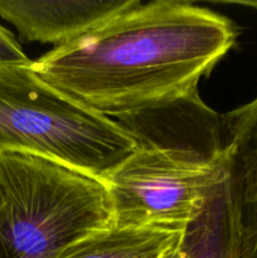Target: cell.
Returning a JSON list of instances; mask_svg holds the SVG:
<instances>
[{"label":"cell","mask_w":257,"mask_h":258,"mask_svg":"<svg viewBox=\"0 0 257 258\" xmlns=\"http://www.w3.org/2000/svg\"><path fill=\"white\" fill-rule=\"evenodd\" d=\"M236 42L231 20L186 2L140 3L33 60L45 83L105 117L197 98Z\"/></svg>","instance_id":"obj_1"},{"label":"cell","mask_w":257,"mask_h":258,"mask_svg":"<svg viewBox=\"0 0 257 258\" xmlns=\"http://www.w3.org/2000/svg\"><path fill=\"white\" fill-rule=\"evenodd\" d=\"M184 233L154 227L112 226L82 239L58 258H163L180 243Z\"/></svg>","instance_id":"obj_7"},{"label":"cell","mask_w":257,"mask_h":258,"mask_svg":"<svg viewBox=\"0 0 257 258\" xmlns=\"http://www.w3.org/2000/svg\"><path fill=\"white\" fill-rule=\"evenodd\" d=\"M32 60L23 52L14 35L0 25V67L30 64Z\"/></svg>","instance_id":"obj_9"},{"label":"cell","mask_w":257,"mask_h":258,"mask_svg":"<svg viewBox=\"0 0 257 258\" xmlns=\"http://www.w3.org/2000/svg\"><path fill=\"white\" fill-rule=\"evenodd\" d=\"M112 226L102 179L43 156L0 153V258H58Z\"/></svg>","instance_id":"obj_2"},{"label":"cell","mask_w":257,"mask_h":258,"mask_svg":"<svg viewBox=\"0 0 257 258\" xmlns=\"http://www.w3.org/2000/svg\"><path fill=\"white\" fill-rule=\"evenodd\" d=\"M139 146L130 128L45 83L32 63L0 67V153L43 156L103 180Z\"/></svg>","instance_id":"obj_3"},{"label":"cell","mask_w":257,"mask_h":258,"mask_svg":"<svg viewBox=\"0 0 257 258\" xmlns=\"http://www.w3.org/2000/svg\"><path fill=\"white\" fill-rule=\"evenodd\" d=\"M163 258H184V254H183V252H181V248H180V243H179L178 246L174 247L173 249H170V251H169Z\"/></svg>","instance_id":"obj_10"},{"label":"cell","mask_w":257,"mask_h":258,"mask_svg":"<svg viewBox=\"0 0 257 258\" xmlns=\"http://www.w3.org/2000/svg\"><path fill=\"white\" fill-rule=\"evenodd\" d=\"M222 189L207 211L186 228L180 242L184 258H227Z\"/></svg>","instance_id":"obj_8"},{"label":"cell","mask_w":257,"mask_h":258,"mask_svg":"<svg viewBox=\"0 0 257 258\" xmlns=\"http://www.w3.org/2000/svg\"><path fill=\"white\" fill-rule=\"evenodd\" d=\"M219 125L227 258H257V96Z\"/></svg>","instance_id":"obj_5"},{"label":"cell","mask_w":257,"mask_h":258,"mask_svg":"<svg viewBox=\"0 0 257 258\" xmlns=\"http://www.w3.org/2000/svg\"><path fill=\"white\" fill-rule=\"evenodd\" d=\"M116 227L185 232L224 181L221 144L196 149L140 144L105 179Z\"/></svg>","instance_id":"obj_4"},{"label":"cell","mask_w":257,"mask_h":258,"mask_svg":"<svg viewBox=\"0 0 257 258\" xmlns=\"http://www.w3.org/2000/svg\"><path fill=\"white\" fill-rule=\"evenodd\" d=\"M140 3V0H0V17L14 25L22 39L49 43L57 48Z\"/></svg>","instance_id":"obj_6"},{"label":"cell","mask_w":257,"mask_h":258,"mask_svg":"<svg viewBox=\"0 0 257 258\" xmlns=\"http://www.w3.org/2000/svg\"><path fill=\"white\" fill-rule=\"evenodd\" d=\"M223 4H233V5H242V7H249L257 9V2H244V0H237V2H222Z\"/></svg>","instance_id":"obj_11"}]
</instances>
